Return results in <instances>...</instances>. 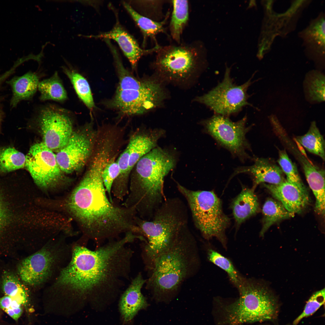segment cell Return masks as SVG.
I'll use <instances>...</instances> for the list:
<instances>
[{
  "instance_id": "cell-14",
  "label": "cell",
  "mask_w": 325,
  "mask_h": 325,
  "mask_svg": "<svg viewBox=\"0 0 325 325\" xmlns=\"http://www.w3.org/2000/svg\"><path fill=\"white\" fill-rule=\"evenodd\" d=\"M25 167L41 187L47 188L55 184L62 176L56 155L43 142L30 147L26 156Z\"/></svg>"
},
{
  "instance_id": "cell-18",
  "label": "cell",
  "mask_w": 325,
  "mask_h": 325,
  "mask_svg": "<svg viewBox=\"0 0 325 325\" xmlns=\"http://www.w3.org/2000/svg\"><path fill=\"white\" fill-rule=\"evenodd\" d=\"M105 39H112L116 41L128 58L133 68H135L138 61L143 55L156 52L159 47L158 44L150 49L141 48L135 38L117 22L113 29L109 31L92 37Z\"/></svg>"
},
{
  "instance_id": "cell-6",
  "label": "cell",
  "mask_w": 325,
  "mask_h": 325,
  "mask_svg": "<svg viewBox=\"0 0 325 325\" xmlns=\"http://www.w3.org/2000/svg\"><path fill=\"white\" fill-rule=\"evenodd\" d=\"M240 297L222 308L223 323L227 325L272 320L277 315V299L262 284L244 278L237 289Z\"/></svg>"
},
{
  "instance_id": "cell-37",
  "label": "cell",
  "mask_w": 325,
  "mask_h": 325,
  "mask_svg": "<svg viewBox=\"0 0 325 325\" xmlns=\"http://www.w3.org/2000/svg\"><path fill=\"white\" fill-rule=\"evenodd\" d=\"M23 306L13 299L10 306L4 311L15 321L18 320L23 312Z\"/></svg>"
},
{
  "instance_id": "cell-33",
  "label": "cell",
  "mask_w": 325,
  "mask_h": 325,
  "mask_svg": "<svg viewBox=\"0 0 325 325\" xmlns=\"http://www.w3.org/2000/svg\"><path fill=\"white\" fill-rule=\"evenodd\" d=\"M207 256L210 262L227 273L231 282L237 289L240 286L244 277L240 275L229 259L212 249L208 250Z\"/></svg>"
},
{
  "instance_id": "cell-1",
  "label": "cell",
  "mask_w": 325,
  "mask_h": 325,
  "mask_svg": "<svg viewBox=\"0 0 325 325\" xmlns=\"http://www.w3.org/2000/svg\"><path fill=\"white\" fill-rule=\"evenodd\" d=\"M124 236L94 250L81 246L73 250L71 261L61 271L60 285L88 297L118 292L129 280L134 251Z\"/></svg>"
},
{
  "instance_id": "cell-9",
  "label": "cell",
  "mask_w": 325,
  "mask_h": 325,
  "mask_svg": "<svg viewBox=\"0 0 325 325\" xmlns=\"http://www.w3.org/2000/svg\"><path fill=\"white\" fill-rule=\"evenodd\" d=\"M165 94L160 84L152 79H143L138 85L125 90L117 89L108 106L128 116L142 114L156 107Z\"/></svg>"
},
{
  "instance_id": "cell-21",
  "label": "cell",
  "mask_w": 325,
  "mask_h": 325,
  "mask_svg": "<svg viewBox=\"0 0 325 325\" xmlns=\"http://www.w3.org/2000/svg\"><path fill=\"white\" fill-rule=\"evenodd\" d=\"M243 172L250 173L253 176L254 189L261 183L277 184L286 180L280 166L269 159L257 158L252 166L239 169L235 174Z\"/></svg>"
},
{
  "instance_id": "cell-13",
  "label": "cell",
  "mask_w": 325,
  "mask_h": 325,
  "mask_svg": "<svg viewBox=\"0 0 325 325\" xmlns=\"http://www.w3.org/2000/svg\"><path fill=\"white\" fill-rule=\"evenodd\" d=\"M98 131L73 132L67 144L56 155L62 172L70 173L82 169L91 157Z\"/></svg>"
},
{
  "instance_id": "cell-2",
  "label": "cell",
  "mask_w": 325,
  "mask_h": 325,
  "mask_svg": "<svg viewBox=\"0 0 325 325\" xmlns=\"http://www.w3.org/2000/svg\"><path fill=\"white\" fill-rule=\"evenodd\" d=\"M104 167L100 161L91 162L68 201L70 211L97 243L122 233L140 231L135 209L116 206L109 200L102 178Z\"/></svg>"
},
{
  "instance_id": "cell-4",
  "label": "cell",
  "mask_w": 325,
  "mask_h": 325,
  "mask_svg": "<svg viewBox=\"0 0 325 325\" xmlns=\"http://www.w3.org/2000/svg\"><path fill=\"white\" fill-rule=\"evenodd\" d=\"M193 236L187 225L181 229L173 244L155 259L146 286L158 298L176 292L190 274L197 258Z\"/></svg>"
},
{
  "instance_id": "cell-25",
  "label": "cell",
  "mask_w": 325,
  "mask_h": 325,
  "mask_svg": "<svg viewBox=\"0 0 325 325\" xmlns=\"http://www.w3.org/2000/svg\"><path fill=\"white\" fill-rule=\"evenodd\" d=\"M263 215L262 226L260 235L263 236L265 233L274 224L283 220L294 216V214L287 211L278 201L268 199L262 207Z\"/></svg>"
},
{
  "instance_id": "cell-20",
  "label": "cell",
  "mask_w": 325,
  "mask_h": 325,
  "mask_svg": "<svg viewBox=\"0 0 325 325\" xmlns=\"http://www.w3.org/2000/svg\"><path fill=\"white\" fill-rule=\"evenodd\" d=\"M146 280L141 273L133 279L120 297L119 307L121 314L125 322L133 319L138 311L146 308L148 304L141 292Z\"/></svg>"
},
{
  "instance_id": "cell-36",
  "label": "cell",
  "mask_w": 325,
  "mask_h": 325,
  "mask_svg": "<svg viewBox=\"0 0 325 325\" xmlns=\"http://www.w3.org/2000/svg\"><path fill=\"white\" fill-rule=\"evenodd\" d=\"M325 289L314 293L307 302L303 311L294 321V325H297L303 318L314 313L323 304L325 299Z\"/></svg>"
},
{
  "instance_id": "cell-32",
  "label": "cell",
  "mask_w": 325,
  "mask_h": 325,
  "mask_svg": "<svg viewBox=\"0 0 325 325\" xmlns=\"http://www.w3.org/2000/svg\"><path fill=\"white\" fill-rule=\"evenodd\" d=\"M306 96L311 102H321L325 100V79L323 74L313 71L307 75L304 82Z\"/></svg>"
},
{
  "instance_id": "cell-31",
  "label": "cell",
  "mask_w": 325,
  "mask_h": 325,
  "mask_svg": "<svg viewBox=\"0 0 325 325\" xmlns=\"http://www.w3.org/2000/svg\"><path fill=\"white\" fill-rule=\"evenodd\" d=\"M26 156L14 147L0 146V174L23 168Z\"/></svg>"
},
{
  "instance_id": "cell-22",
  "label": "cell",
  "mask_w": 325,
  "mask_h": 325,
  "mask_svg": "<svg viewBox=\"0 0 325 325\" xmlns=\"http://www.w3.org/2000/svg\"><path fill=\"white\" fill-rule=\"evenodd\" d=\"M39 77L36 73L29 72L20 76H15L7 82L12 92L10 106L13 108L21 101L32 98L38 88Z\"/></svg>"
},
{
  "instance_id": "cell-24",
  "label": "cell",
  "mask_w": 325,
  "mask_h": 325,
  "mask_svg": "<svg viewBox=\"0 0 325 325\" xmlns=\"http://www.w3.org/2000/svg\"><path fill=\"white\" fill-rule=\"evenodd\" d=\"M123 5L139 28L144 38L150 37L156 42L155 36L159 33H164L169 36L164 26L169 17V12L167 14L162 21H156L140 14L126 2L123 3Z\"/></svg>"
},
{
  "instance_id": "cell-34",
  "label": "cell",
  "mask_w": 325,
  "mask_h": 325,
  "mask_svg": "<svg viewBox=\"0 0 325 325\" xmlns=\"http://www.w3.org/2000/svg\"><path fill=\"white\" fill-rule=\"evenodd\" d=\"M277 162L288 182L305 190L306 188L299 175L297 167L289 158L285 150H280Z\"/></svg>"
},
{
  "instance_id": "cell-26",
  "label": "cell",
  "mask_w": 325,
  "mask_h": 325,
  "mask_svg": "<svg viewBox=\"0 0 325 325\" xmlns=\"http://www.w3.org/2000/svg\"><path fill=\"white\" fill-rule=\"evenodd\" d=\"M173 11L169 25L171 36L178 44L189 18L187 0H172Z\"/></svg>"
},
{
  "instance_id": "cell-39",
  "label": "cell",
  "mask_w": 325,
  "mask_h": 325,
  "mask_svg": "<svg viewBox=\"0 0 325 325\" xmlns=\"http://www.w3.org/2000/svg\"><path fill=\"white\" fill-rule=\"evenodd\" d=\"M7 212L2 200L0 198V229L7 219Z\"/></svg>"
},
{
  "instance_id": "cell-30",
  "label": "cell",
  "mask_w": 325,
  "mask_h": 325,
  "mask_svg": "<svg viewBox=\"0 0 325 325\" xmlns=\"http://www.w3.org/2000/svg\"><path fill=\"white\" fill-rule=\"evenodd\" d=\"M2 288L5 295L10 296L25 308L27 307L28 292L15 275L5 271L2 277Z\"/></svg>"
},
{
  "instance_id": "cell-40",
  "label": "cell",
  "mask_w": 325,
  "mask_h": 325,
  "mask_svg": "<svg viewBox=\"0 0 325 325\" xmlns=\"http://www.w3.org/2000/svg\"><path fill=\"white\" fill-rule=\"evenodd\" d=\"M2 315V312L1 311V310L0 308V319H1V317Z\"/></svg>"
},
{
  "instance_id": "cell-12",
  "label": "cell",
  "mask_w": 325,
  "mask_h": 325,
  "mask_svg": "<svg viewBox=\"0 0 325 325\" xmlns=\"http://www.w3.org/2000/svg\"><path fill=\"white\" fill-rule=\"evenodd\" d=\"M246 116L233 122L220 115H214L206 120L204 125L206 130L222 145L232 153L243 158L247 155L248 145L246 134L249 130L246 126Z\"/></svg>"
},
{
  "instance_id": "cell-8",
  "label": "cell",
  "mask_w": 325,
  "mask_h": 325,
  "mask_svg": "<svg viewBox=\"0 0 325 325\" xmlns=\"http://www.w3.org/2000/svg\"><path fill=\"white\" fill-rule=\"evenodd\" d=\"M154 65L159 73L171 79H186L205 60L206 51L200 41L160 46L156 52Z\"/></svg>"
},
{
  "instance_id": "cell-17",
  "label": "cell",
  "mask_w": 325,
  "mask_h": 325,
  "mask_svg": "<svg viewBox=\"0 0 325 325\" xmlns=\"http://www.w3.org/2000/svg\"><path fill=\"white\" fill-rule=\"evenodd\" d=\"M264 185L287 211L294 214L301 213L309 204L307 190L299 188L286 179L278 184H264Z\"/></svg>"
},
{
  "instance_id": "cell-5",
  "label": "cell",
  "mask_w": 325,
  "mask_h": 325,
  "mask_svg": "<svg viewBox=\"0 0 325 325\" xmlns=\"http://www.w3.org/2000/svg\"><path fill=\"white\" fill-rule=\"evenodd\" d=\"M187 221L185 206L177 198L166 199L150 220L136 217V224L145 240L143 255L148 267L171 246Z\"/></svg>"
},
{
  "instance_id": "cell-29",
  "label": "cell",
  "mask_w": 325,
  "mask_h": 325,
  "mask_svg": "<svg viewBox=\"0 0 325 325\" xmlns=\"http://www.w3.org/2000/svg\"><path fill=\"white\" fill-rule=\"evenodd\" d=\"M63 70L70 80L78 96L90 110L95 104L89 85L85 78L75 70L63 67Z\"/></svg>"
},
{
  "instance_id": "cell-41",
  "label": "cell",
  "mask_w": 325,
  "mask_h": 325,
  "mask_svg": "<svg viewBox=\"0 0 325 325\" xmlns=\"http://www.w3.org/2000/svg\"><path fill=\"white\" fill-rule=\"evenodd\" d=\"M0 325H4L3 322L0 320Z\"/></svg>"
},
{
  "instance_id": "cell-23",
  "label": "cell",
  "mask_w": 325,
  "mask_h": 325,
  "mask_svg": "<svg viewBox=\"0 0 325 325\" xmlns=\"http://www.w3.org/2000/svg\"><path fill=\"white\" fill-rule=\"evenodd\" d=\"M253 188L243 187L240 193L233 200L231 208L237 224L239 225L256 214L259 204Z\"/></svg>"
},
{
  "instance_id": "cell-19",
  "label": "cell",
  "mask_w": 325,
  "mask_h": 325,
  "mask_svg": "<svg viewBox=\"0 0 325 325\" xmlns=\"http://www.w3.org/2000/svg\"><path fill=\"white\" fill-rule=\"evenodd\" d=\"M165 133L161 129H139L131 135L127 146L129 154L128 172L130 175L141 158L157 146L158 140Z\"/></svg>"
},
{
  "instance_id": "cell-10",
  "label": "cell",
  "mask_w": 325,
  "mask_h": 325,
  "mask_svg": "<svg viewBox=\"0 0 325 325\" xmlns=\"http://www.w3.org/2000/svg\"><path fill=\"white\" fill-rule=\"evenodd\" d=\"M230 68L226 67L224 79L216 87L197 98V101L209 107L216 113L228 115L236 113L247 102V91L252 83L251 79L244 84H234L230 76Z\"/></svg>"
},
{
  "instance_id": "cell-28",
  "label": "cell",
  "mask_w": 325,
  "mask_h": 325,
  "mask_svg": "<svg viewBox=\"0 0 325 325\" xmlns=\"http://www.w3.org/2000/svg\"><path fill=\"white\" fill-rule=\"evenodd\" d=\"M296 142L310 152L316 155L324 161L325 160V141L316 123H311L308 132L305 135L295 138Z\"/></svg>"
},
{
  "instance_id": "cell-35",
  "label": "cell",
  "mask_w": 325,
  "mask_h": 325,
  "mask_svg": "<svg viewBox=\"0 0 325 325\" xmlns=\"http://www.w3.org/2000/svg\"><path fill=\"white\" fill-rule=\"evenodd\" d=\"M116 155L113 157L107 163L102 172L103 182L110 201L113 203L112 188L113 183L119 176V168L116 160Z\"/></svg>"
},
{
  "instance_id": "cell-11",
  "label": "cell",
  "mask_w": 325,
  "mask_h": 325,
  "mask_svg": "<svg viewBox=\"0 0 325 325\" xmlns=\"http://www.w3.org/2000/svg\"><path fill=\"white\" fill-rule=\"evenodd\" d=\"M37 113L36 119L43 142L52 150H59L67 144L73 132L71 113L48 104L42 107Z\"/></svg>"
},
{
  "instance_id": "cell-38",
  "label": "cell",
  "mask_w": 325,
  "mask_h": 325,
  "mask_svg": "<svg viewBox=\"0 0 325 325\" xmlns=\"http://www.w3.org/2000/svg\"><path fill=\"white\" fill-rule=\"evenodd\" d=\"M15 68L12 67L10 70L6 72L0 74V85L2 82L12 74L14 72ZM3 117V113L0 103V132L1 131V125Z\"/></svg>"
},
{
  "instance_id": "cell-27",
  "label": "cell",
  "mask_w": 325,
  "mask_h": 325,
  "mask_svg": "<svg viewBox=\"0 0 325 325\" xmlns=\"http://www.w3.org/2000/svg\"><path fill=\"white\" fill-rule=\"evenodd\" d=\"M38 89L42 101L52 100L61 102L67 99V91L57 72L50 78L39 82Z\"/></svg>"
},
{
  "instance_id": "cell-7",
  "label": "cell",
  "mask_w": 325,
  "mask_h": 325,
  "mask_svg": "<svg viewBox=\"0 0 325 325\" xmlns=\"http://www.w3.org/2000/svg\"><path fill=\"white\" fill-rule=\"evenodd\" d=\"M177 184L187 202L194 224L203 237L207 240L215 237L226 248L225 231L230 220L223 211L221 200L213 191L192 190Z\"/></svg>"
},
{
  "instance_id": "cell-3",
  "label": "cell",
  "mask_w": 325,
  "mask_h": 325,
  "mask_svg": "<svg viewBox=\"0 0 325 325\" xmlns=\"http://www.w3.org/2000/svg\"><path fill=\"white\" fill-rule=\"evenodd\" d=\"M173 150L155 147L143 156L132 170L124 206L135 209L142 218L150 219L166 200L164 179L176 166Z\"/></svg>"
},
{
  "instance_id": "cell-15",
  "label": "cell",
  "mask_w": 325,
  "mask_h": 325,
  "mask_svg": "<svg viewBox=\"0 0 325 325\" xmlns=\"http://www.w3.org/2000/svg\"><path fill=\"white\" fill-rule=\"evenodd\" d=\"M55 258L53 252L48 248H43L25 258L18 267L22 281L32 286L40 285L48 278Z\"/></svg>"
},
{
  "instance_id": "cell-16",
  "label": "cell",
  "mask_w": 325,
  "mask_h": 325,
  "mask_svg": "<svg viewBox=\"0 0 325 325\" xmlns=\"http://www.w3.org/2000/svg\"><path fill=\"white\" fill-rule=\"evenodd\" d=\"M302 40L306 55L315 63H324L325 60V20L321 12L299 33Z\"/></svg>"
}]
</instances>
